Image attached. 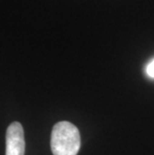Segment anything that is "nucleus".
Returning <instances> with one entry per match:
<instances>
[{"label": "nucleus", "mask_w": 154, "mask_h": 155, "mask_svg": "<svg viewBox=\"0 0 154 155\" xmlns=\"http://www.w3.org/2000/svg\"><path fill=\"white\" fill-rule=\"evenodd\" d=\"M80 145V133L74 124L60 121L52 128L50 146L53 155H77Z\"/></svg>", "instance_id": "f257e3e1"}, {"label": "nucleus", "mask_w": 154, "mask_h": 155, "mask_svg": "<svg viewBox=\"0 0 154 155\" xmlns=\"http://www.w3.org/2000/svg\"><path fill=\"white\" fill-rule=\"evenodd\" d=\"M24 130L19 122H12L6 130V154L24 155Z\"/></svg>", "instance_id": "f03ea898"}, {"label": "nucleus", "mask_w": 154, "mask_h": 155, "mask_svg": "<svg viewBox=\"0 0 154 155\" xmlns=\"http://www.w3.org/2000/svg\"><path fill=\"white\" fill-rule=\"evenodd\" d=\"M146 73L150 77H154V60H152L146 67Z\"/></svg>", "instance_id": "7ed1b4c3"}]
</instances>
